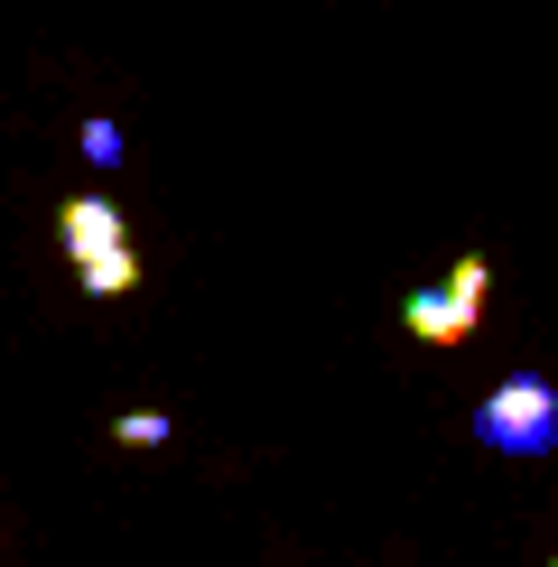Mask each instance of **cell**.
<instances>
[{"label":"cell","instance_id":"8992f818","mask_svg":"<svg viewBox=\"0 0 558 567\" xmlns=\"http://www.w3.org/2000/svg\"><path fill=\"white\" fill-rule=\"evenodd\" d=\"M75 150L93 158V168H122V131H112V122H84V131H75Z\"/></svg>","mask_w":558,"mask_h":567},{"label":"cell","instance_id":"52a82bcc","mask_svg":"<svg viewBox=\"0 0 558 567\" xmlns=\"http://www.w3.org/2000/svg\"><path fill=\"white\" fill-rule=\"evenodd\" d=\"M549 567H558V558H549Z\"/></svg>","mask_w":558,"mask_h":567},{"label":"cell","instance_id":"3957f363","mask_svg":"<svg viewBox=\"0 0 558 567\" xmlns=\"http://www.w3.org/2000/svg\"><path fill=\"white\" fill-rule=\"evenodd\" d=\"M56 243L65 261H103V251H131V215L112 196H93V186H75V196L56 205Z\"/></svg>","mask_w":558,"mask_h":567},{"label":"cell","instance_id":"277c9868","mask_svg":"<svg viewBox=\"0 0 558 567\" xmlns=\"http://www.w3.org/2000/svg\"><path fill=\"white\" fill-rule=\"evenodd\" d=\"M75 289H84V298H131V289H140V251H103V261H75Z\"/></svg>","mask_w":558,"mask_h":567},{"label":"cell","instance_id":"6da1fadb","mask_svg":"<svg viewBox=\"0 0 558 567\" xmlns=\"http://www.w3.org/2000/svg\"><path fill=\"white\" fill-rule=\"evenodd\" d=\"M465 437H475L484 456H558V382L549 372H503V382L475 400Z\"/></svg>","mask_w":558,"mask_h":567},{"label":"cell","instance_id":"5b68a950","mask_svg":"<svg viewBox=\"0 0 558 567\" xmlns=\"http://www.w3.org/2000/svg\"><path fill=\"white\" fill-rule=\"evenodd\" d=\"M112 437H122V446H168V410H122Z\"/></svg>","mask_w":558,"mask_h":567},{"label":"cell","instance_id":"7a4b0ae2","mask_svg":"<svg viewBox=\"0 0 558 567\" xmlns=\"http://www.w3.org/2000/svg\"><path fill=\"white\" fill-rule=\"evenodd\" d=\"M484 289H494V261H484V251H456L437 289H410L401 298V326L418 344H465L484 326Z\"/></svg>","mask_w":558,"mask_h":567}]
</instances>
